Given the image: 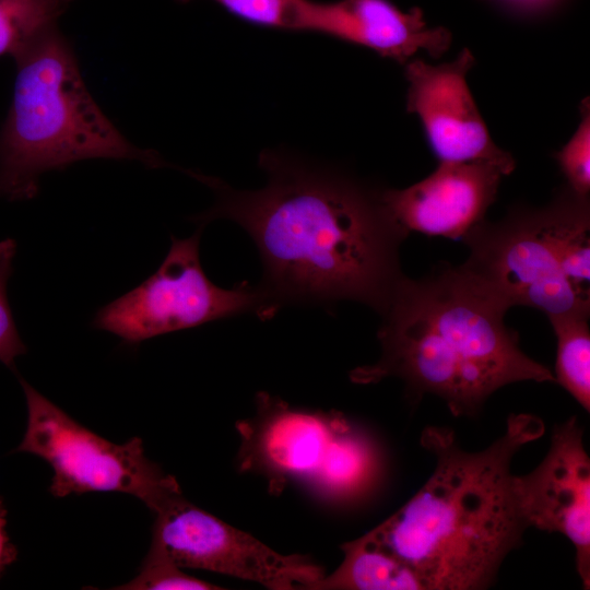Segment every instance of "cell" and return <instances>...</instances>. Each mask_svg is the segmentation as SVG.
I'll list each match as a JSON object with an SVG mask.
<instances>
[{
    "label": "cell",
    "instance_id": "5b68a950",
    "mask_svg": "<svg viewBox=\"0 0 590 590\" xmlns=\"http://www.w3.org/2000/svg\"><path fill=\"white\" fill-rule=\"evenodd\" d=\"M460 266L508 309L546 316L590 312V201L566 185L544 206L515 205L463 238Z\"/></svg>",
    "mask_w": 590,
    "mask_h": 590
},
{
    "label": "cell",
    "instance_id": "9c48e42d",
    "mask_svg": "<svg viewBox=\"0 0 590 590\" xmlns=\"http://www.w3.org/2000/svg\"><path fill=\"white\" fill-rule=\"evenodd\" d=\"M152 512V542L180 568L219 573L272 590H311L324 576L309 557L272 550L191 504L181 491L167 496Z\"/></svg>",
    "mask_w": 590,
    "mask_h": 590
},
{
    "label": "cell",
    "instance_id": "e0dca14e",
    "mask_svg": "<svg viewBox=\"0 0 590 590\" xmlns=\"http://www.w3.org/2000/svg\"><path fill=\"white\" fill-rule=\"evenodd\" d=\"M189 2L191 0H177ZM249 24L284 32H308L312 0H212Z\"/></svg>",
    "mask_w": 590,
    "mask_h": 590
},
{
    "label": "cell",
    "instance_id": "52a82bcc",
    "mask_svg": "<svg viewBox=\"0 0 590 590\" xmlns=\"http://www.w3.org/2000/svg\"><path fill=\"white\" fill-rule=\"evenodd\" d=\"M201 229L200 226L184 239L172 236L170 248L157 270L133 290L101 307L92 327L135 345L246 312L271 318L278 309L260 285L241 282L227 290L206 276L200 261Z\"/></svg>",
    "mask_w": 590,
    "mask_h": 590
},
{
    "label": "cell",
    "instance_id": "4fadbf2b",
    "mask_svg": "<svg viewBox=\"0 0 590 590\" xmlns=\"http://www.w3.org/2000/svg\"><path fill=\"white\" fill-rule=\"evenodd\" d=\"M308 32L370 49L404 66L420 51L441 57L452 43L444 26H429L421 8L390 0H312Z\"/></svg>",
    "mask_w": 590,
    "mask_h": 590
},
{
    "label": "cell",
    "instance_id": "8fae6325",
    "mask_svg": "<svg viewBox=\"0 0 590 590\" xmlns=\"http://www.w3.org/2000/svg\"><path fill=\"white\" fill-rule=\"evenodd\" d=\"M582 437L576 417L555 426L542 462L527 474H514L512 485L528 528L562 533L573 543L577 573L589 589L590 460Z\"/></svg>",
    "mask_w": 590,
    "mask_h": 590
},
{
    "label": "cell",
    "instance_id": "7402d4cb",
    "mask_svg": "<svg viewBox=\"0 0 590 590\" xmlns=\"http://www.w3.org/2000/svg\"><path fill=\"white\" fill-rule=\"evenodd\" d=\"M7 511L3 506V500L0 497V576L4 569L15 559L16 548L10 542L9 536L5 532V520Z\"/></svg>",
    "mask_w": 590,
    "mask_h": 590
},
{
    "label": "cell",
    "instance_id": "5bb4252c",
    "mask_svg": "<svg viewBox=\"0 0 590 590\" xmlns=\"http://www.w3.org/2000/svg\"><path fill=\"white\" fill-rule=\"evenodd\" d=\"M343 560L311 590H425L417 574L367 533L341 546Z\"/></svg>",
    "mask_w": 590,
    "mask_h": 590
},
{
    "label": "cell",
    "instance_id": "d6986e66",
    "mask_svg": "<svg viewBox=\"0 0 590 590\" xmlns=\"http://www.w3.org/2000/svg\"><path fill=\"white\" fill-rule=\"evenodd\" d=\"M579 123L568 142L553 157L566 179V186L582 197L590 192V102L579 105Z\"/></svg>",
    "mask_w": 590,
    "mask_h": 590
},
{
    "label": "cell",
    "instance_id": "6da1fadb",
    "mask_svg": "<svg viewBox=\"0 0 590 590\" xmlns=\"http://www.w3.org/2000/svg\"><path fill=\"white\" fill-rule=\"evenodd\" d=\"M259 165L268 182L258 190L188 172L215 193L213 206L192 221L203 227L227 219L248 233L263 264L259 285L278 310L354 300L381 314L403 278L399 250L408 236L381 189L272 150L260 154Z\"/></svg>",
    "mask_w": 590,
    "mask_h": 590
},
{
    "label": "cell",
    "instance_id": "8992f818",
    "mask_svg": "<svg viewBox=\"0 0 590 590\" xmlns=\"http://www.w3.org/2000/svg\"><path fill=\"white\" fill-rule=\"evenodd\" d=\"M238 467L264 476L279 494L297 482L332 503L366 496L381 475L377 445L338 411L292 408L259 392L256 414L236 424Z\"/></svg>",
    "mask_w": 590,
    "mask_h": 590
},
{
    "label": "cell",
    "instance_id": "ac0fdd59",
    "mask_svg": "<svg viewBox=\"0 0 590 590\" xmlns=\"http://www.w3.org/2000/svg\"><path fill=\"white\" fill-rule=\"evenodd\" d=\"M119 590H215L216 585L198 579L182 571L161 546L151 543L139 574L125 585L115 587Z\"/></svg>",
    "mask_w": 590,
    "mask_h": 590
},
{
    "label": "cell",
    "instance_id": "44dd1931",
    "mask_svg": "<svg viewBox=\"0 0 590 590\" xmlns=\"http://www.w3.org/2000/svg\"><path fill=\"white\" fill-rule=\"evenodd\" d=\"M521 15H539L548 12L562 0H493Z\"/></svg>",
    "mask_w": 590,
    "mask_h": 590
},
{
    "label": "cell",
    "instance_id": "603a6c76",
    "mask_svg": "<svg viewBox=\"0 0 590 590\" xmlns=\"http://www.w3.org/2000/svg\"><path fill=\"white\" fill-rule=\"evenodd\" d=\"M57 1H59V2H61V3H63V4L67 5L71 0H57Z\"/></svg>",
    "mask_w": 590,
    "mask_h": 590
},
{
    "label": "cell",
    "instance_id": "ba28073f",
    "mask_svg": "<svg viewBox=\"0 0 590 590\" xmlns=\"http://www.w3.org/2000/svg\"><path fill=\"white\" fill-rule=\"evenodd\" d=\"M20 384L27 425L14 451L35 455L51 465L49 492L55 497L119 492L135 496L153 510L180 491L177 480L146 457L141 438L114 444L78 423L24 379Z\"/></svg>",
    "mask_w": 590,
    "mask_h": 590
},
{
    "label": "cell",
    "instance_id": "7c38bea8",
    "mask_svg": "<svg viewBox=\"0 0 590 590\" xmlns=\"http://www.w3.org/2000/svg\"><path fill=\"white\" fill-rule=\"evenodd\" d=\"M503 176L488 162H439L426 178L408 188L381 189V200L406 235L418 232L463 240L485 220Z\"/></svg>",
    "mask_w": 590,
    "mask_h": 590
},
{
    "label": "cell",
    "instance_id": "30bf717a",
    "mask_svg": "<svg viewBox=\"0 0 590 590\" xmlns=\"http://www.w3.org/2000/svg\"><path fill=\"white\" fill-rule=\"evenodd\" d=\"M474 64L469 48L438 64L412 58L403 66L405 109L418 118L439 162H488L507 176L515 170L516 161L494 142L472 96L467 78Z\"/></svg>",
    "mask_w": 590,
    "mask_h": 590
},
{
    "label": "cell",
    "instance_id": "9a60e30c",
    "mask_svg": "<svg viewBox=\"0 0 590 590\" xmlns=\"http://www.w3.org/2000/svg\"><path fill=\"white\" fill-rule=\"evenodd\" d=\"M557 341L555 382L590 411V330L588 316H547Z\"/></svg>",
    "mask_w": 590,
    "mask_h": 590
},
{
    "label": "cell",
    "instance_id": "3957f363",
    "mask_svg": "<svg viewBox=\"0 0 590 590\" xmlns=\"http://www.w3.org/2000/svg\"><path fill=\"white\" fill-rule=\"evenodd\" d=\"M508 308L461 267L445 264L417 280L403 278L380 314L379 359L351 370L354 384L398 377L411 397L442 399L456 416L479 413L499 388L555 382L529 357L504 317Z\"/></svg>",
    "mask_w": 590,
    "mask_h": 590
},
{
    "label": "cell",
    "instance_id": "7a4b0ae2",
    "mask_svg": "<svg viewBox=\"0 0 590 590\" xmlns=\"http://www.w3.org/2000/svg\"><path fill=\"white\" fill-rule=\"evenodd\" d=\"M544 430L535 415L510 414L500 437L471 452L452 429L426 427L421 444L435 458L433 473L368 536L405 562L425 590L488 588L528 529L514 493L512 458Z\"/></svg>",
    "mask_w": 590,
    "mask_h": 590
},
{
    "label": "cell",
    "instance_id": "ffe728a7",
    "mask_svg": "<svg viewBox=\"0 0 590 590\" xmlns=\"http://www.w3.org/2000/svg\"><path fill=\"white\" fill-rule=\"evenodd\" d=\"M16 243L12 238L0 241V362L14 368L16 357L26 353L7 295V285L13 273Z\"/></svg>",
    "mask_w": 590,
    "mask_h": 590
},
{
    "label": "cell",
    "instance_id": "277c9868",
    "mask_svg": "<svg viewBox=\"0 0 590 590\" xmlns=\"http://www.w3.org/2000/svg\"><path fill=\"white\" fill-rule=\"evenodd\" d=\"M14 59L13 99L0 131V198L32 199L44 173L83 160L172 166L155 151L131 143L103 113L57 22L35 35Z\"/></svg>",
    "mask_w": 590,
    "mask_h": 590
},
{
    "label": "cell",
    "instance_id": "2e32d148",
    "mask_svg": "<svg viewBox=\"0 0 590 590\" xmlns=\"http://www.w3.org/2000/svg\"><path fill=\"white\" fill-rule=\"evenodd\" d=\"M64 9L57 0H0V56L14 57Z\"/></svg>",
    "mask_w": 590,
    "mask_h": 590
}]
</instances>
